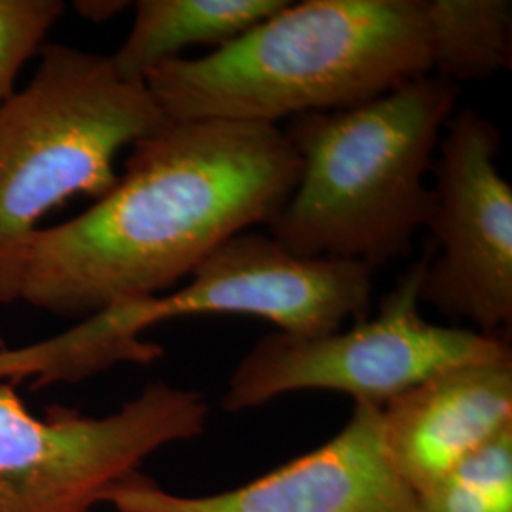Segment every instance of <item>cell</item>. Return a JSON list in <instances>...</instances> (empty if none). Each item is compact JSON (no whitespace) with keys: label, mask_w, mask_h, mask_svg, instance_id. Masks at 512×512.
Returning <instances> with one entry per match:
<instances>
[{"label":"cell","mask_w":512,"mask_h":512,"mask_svg":"<svg viewBox=\"0 0 512 512\" xmlns=\"http://www.w3.org/2000/svg\"><path fill=\"white\" fill-rule=\"evenodd\" d=\"M31 82L0 105V306L21 300L40 220L73 196L103 198L116 156L169 122L110 55L46 42Z\"/></svg>","instance_id":"5"},{"label":"cell","mask_w":512,"mask_h":512,"mask_svg":"<svg viewBox=\"0 0 512 512\" xmlns=\"http://www.w3.org/2000/svg\"><path fill=\"white\" fill-rule=\"evenodd\" d=\"M431 74L461 84L512 65L509 0H423Z\"/></svg>","instance_id":"12"},{"label":"cell","mask_w":512,"mask_h":512,"mask_svg":"<svg viewBox=\"0 0 512 512\" xmlns=\"http://www.w3.org/2000/svg\"><path fill=\"white\" fill-rule=\"evenodd\" d=\"M289 0H139L133 25L110 61L124 80L145 84L165 61L192 46L219 50L256 23L279 12Z\"/></svg>","instance_id":"11"},{"label":"cell","mask_w":512,"mask_h":512,"mask_svg":"<svg viewBox=\"0 0 512 512\" xmlns=\"http://www.w3.org/2000/svg\"><path fill=\"white\" fill-rule=\"evenodd\" d=\"M101 503L118 512H421L418 494L385 454L380 408L363 403L329 442L236 490L169 494L135 471Z\"/></svg>","instance_id":"9"},{"label":"cell","mask_w":512,"mask_h":512,"mask_svg":"<svg viewBox=\"0 0 512 512\" xmlns=\"http://www.w3.org/2000/svg\"><path fill=\"white\" fill-rule=\"evenodd\" d=\"M385 454L420 494L512 427V355L442 370L380 408Z\"/></svg>","instance_id":"10"},{"label":"cell","mask_w":512,"mask_h":512,"mask_svg":"<svg viewBox=\"0 0 512 512\" xmlns=\"http://www.w3.org/2000/svg\"><path fill=\"white\" fill-rule=\"evenodd\" d=\"M421 512H512V427L418 494Z\"/></svg>","instance_id":"13"},{"label":"cell","mask_w":512,"mask_h":512,"mask_svg":"<svg viewBox=\"0 0 512 512\" xmlns=\"http://www.w3.org/2000/svg\"><path fill=\"white\" fill-rule=\"evenodd\" d=\"M129 148L109 194L38 230L25 304L80 321L169 291L226 239L268 226L300 177L281 126L167 122Z\"/></svg>","instance_id":"1"},{"label":"cell","mask_w":512,"mask_h":512,"mask_svg":"<svg viewBox=\"0 0 512 512\" xmlns=\"http://www.w3.org/2000/svg\"><path fill=\"white\" fill-rule=\"evenodd\" d=\"M501 133L473 109L456 110L433 162V232L421 304L478 332L505 336L512 325V188L497 158Z\"/></svg>","instance_id":"8"},{"label":"cell","mask_w":512,"mask_h":512,"mask_svg":"<svg viewBox=\"0 0 512 512\" xmlns=\"http://www.w3.org/2000/svg\"><path fill=\"white\" fill-rule=\"evenodd\" d=\"M74 12L92 23H103L122 14L131 4L126 0H76Z\"/></svg>","instance_id":"15"},{"label":"cell","mask_w":512,"mask_h":512,"mask_svg":"<svg viewBox=\"0 0 512 512\" xmlns=\"http://www.w3.org/2000/svg\"><path fill=\"white\" fill-rule=\"evenodd\" d=\"M65 10L63 0H0V105L16 92L21 69L44 48Z\"/></svg>","instance_id":"14"},{"label":"cell","mask_w":512,"mask_h":512,"mask_svg":"<svg viewBox=\"0 0 512 512\" xmlns=\"http://www.w3.org/2000/svg\"><path fill=\"white\" fill-rule=\"evenodd\" d=\"M458 97L459 86L429 74L351 109L287 120L300 177L268 234L293 255L372 270L412 255L431 219L427 175Z\"/></svg>","instance_id":"3"},{"label":"cell","mask_w":512,"mask_h":512,"mask_svg":"<svg viewBox=\"0 0 512 512\" xmlns=\"http://www.w3.org/2000/svg\"><path fill=\"white\" fill-rule=\"evenodd\" d=\"M207 418L202 393L165 382L105 418L65 406L38 418L0 382V512H90L148 456L203 435Z\"/></svg>","instance_id":"7"},{"label":"cell","mask_w":512,"mask_h":512,"mask_svg":"<svg viewBox=\"0 0 512 512\" xmlns=\"http://www.w3.org/2000/svg\"><path fill=\"white\" fill-rule=\"evenodd\" d=\"M429 253L385 294L378 313L348 330L319 336L270 332L234 368L222 408L243 412L296 391L344 393L353 403L384 404L442 370L512 355L505 336L444 327L421 315Z\"/></svg>","instance_id":"6"},{"label":"cell","mask_w":512,"mask_h":512,"mask_svg":"<svg viewBox=\"0 0 512 512\" xmlns=\"http://www.w3.org/2000/svg\"><path fill=\"white\" fill-rule=\"evenodd\" d=\"M429 74L423 0H289L211 54L165 61L145 86L169 122L279 126Z\"/></svg>","instance_id":"2"},{"label":"cell","mask_w":512,"mask_h":512,"mask_svg":"<svg viewBox=\"0 0 512 512\" xmlns=\"http://www.w3.org/2000/svg\"><path fill=\"white\" fill-rule=\"evenodd\" d=\"M372 275L361 262L296 256L268 232L245 230L220 243L171 293L116 302L40 342L0 346V380L42 389L124 363L152 365L164 349L145 342L143 332L190 315H249L287 334H327L370 317Z\"/></svg>","instance_id":"4"}]
</instances>
